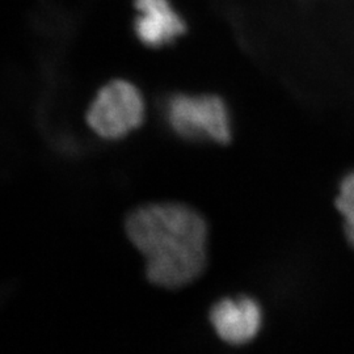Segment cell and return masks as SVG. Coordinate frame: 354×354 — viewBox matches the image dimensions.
<instances>
[{
  "label": "cell",
  "mask_w": 354,
  "mask_h": 354,
  "mask_svg": "<svg viewBox=\"0 0 354 354\" xmlns=\"http://www.w3.org/2000/svg\"><path fill=\"white\" fill-rule=\"evenodd\" d=\"M163 109L165 122L181 140L223 146L234 138V113L219 95L177 92L165 99Z\"/></svg>",
  "instance_id": "2"
},
{
  "label": "cell",
  "mask_w": 354,
  "mask_h": 354,
  "mask_svg": "<svg viewBox=\"0 0 354 354\" xmlns=\"http://www.w3.org/2000/svg\"><path fill=\"white\" fill-rule=\"evenodd\" d=\"M138 16L134 29L140 42L149 48H165L187 32V23L171 0H136Z\"/></svg>",
  "instance_id": "5"
},
{
  "label": "cell",
  "mask_w": 354,
  "mask_h": 354,
  "mask_svg": "<svg viewBox=\"0 0 354 354\" xmlns=\"http://www.w3.org/2000/svg\"><path fill=\"white\" fill-rule=\"evenodd\" d=\"M210 323L222 342L239 346L252 342L263 326V308L247 295L225 298L212 307Z\"/></svg>",
  "instance_id": "4"
},
{
  "label": "cell",
  "mask_w": 354,
  "mask_h": 354,
  "mask_svg": "<svg viewBox=\"0 0 354 354\" xmlns=\"http://www.w3.org/2000/svg\"><path fill=\"white\" fill-rule=\"evenodd\" d=\"M335 205L344 218L346 241L354 248V169L342 177Z\"/></svg>",
  "instance_id": "6"
},
{
  "label": "cell",
  "mask_w": 354,
  "mask_h": 354,
  "mask_svg": "<svg viewBox=\"0 0 354 354\" xmlns=\"http://www.w3.org/2000/svg\"><path fill=\"white\" fill-rule=\"evenodd\" d=\"M145 118L140 91L127 80L117 79L104 86L89 106L87 122L106 140H118L136 130Z\"/></svg>",
  "instance_id": "3"
},
{
  "label": "cell",
  "mask_w": 354,
  "mask_h": 354,
  "mask_svg": "<svg viewBox=\"0 0 354 354\" xmlns=\"http://www.w3.org/2000/svg\"><path fill=\"white\" fill-rule=\"evenodd\" d=\"M127 236L145 259L149 281L178 289L198 279L207 264V223L183 203H150L127 215Z\"/></svg>",
  "instance_id": "1"
}]
</instances>
